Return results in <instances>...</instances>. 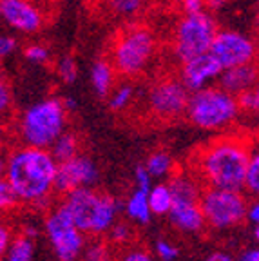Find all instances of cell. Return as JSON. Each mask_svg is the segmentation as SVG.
I'll list each match as a JSON object with an SVG mask.
<instances>
[{
    "label": "cell",
    "instance_id": "cell-3",
    "mask_svg": "<svg viewBox=\"0 0 259 261\" xmlns=\"http://www.w3.org/2000/svg\"><path fill=\"white\" fill-rule=\"evenodd\" d=\"M158 55V40L150 28L129 24L114 35L109 47V60L120 76L136 78L152 67Z\"/></svg>",
    "mask_w": 259,
    "mask_h": 261
},
{
    "label": "cell",
    "instance_id": "cell-5",
    "mask_svg": "<svg viewBox=\"0 0 259 261\" xmlns=\"http://www.w3.org/2000/svg\"><path fill=\"white\" fill-rule=\"evenodd\" d=\"M62 203L82 232L89 236L107 234L116 223L118 212L125 208L116 198L107 192H100L93 187H80L67 192Z\"/></svg>",
    "mask_w": 259,
    "mask_h": 261
},
{
    "label": "cell",
    "instance_id": "cell-17",
    "mask_svg": "<svg viewBox=\"0 0 259 261\" xmlns=\"http://www.w3.org/2000/svg\"><path fill=\"white\" fill-rule=\"evenodd\" d=\"M169 220L178 230L189 234H198L206 227V218L199 203L174 205L169 212Z\"/></svg>",
    "mask_w": 259,
    "mask_h": 261
},
{
    "label": "cell",
    "instance_id": "cell-35",
    "mask_svg": "<svg viewBox=\"0 0 259 261\" xmlns=\"http://www.w3.org/2000/svg\"><path fill=\"white\" fill-rule=\"evenodd\" d=\"M178 4L182 15H196V13L209 11L205 0H179Z\"/></svg>",
    "mask_w": 259,
    "mask_h": 261
},
{
    "label": "cell",
    "instance_id": "cell-7",
    "mask_svg": "<svg viewBox=\"0 0 259 261\" xmlns=\"http://www.w3.org/2000/svg\"><path fill=\"white\" fill-rule=\"evenodd\" d=\"M218 31L219 25L214 18V13L203 11L196 15H182L170 33L172 57L179 64L192 57L209 53Z\"/></svg>",
    "mask_w": 259,
    "mask_h": 261
},
{
    "label": "cell",
    "instance_id": "cell-27",
    "mask_svg": "<svg viewBox=\"0 0 259 261\" xmlns=\"http://www.w3.org/2000/svg\"><path fill=\"white\" fill-rule=\"evenodd\" d=\"M82 259L84 261H113V254H111L109 245L101 240L87 241L84 252H82Z\"/></svg>",
    "mask_w": 259,
    "mask_h": 261
},
{
    "label": "cell",
    "instance_id": "cell-39",
    "mask_svg": "<svg viewBox=\"0 0 259 261\" xmlns=\"http://www.w3.org/2000/svg\"><path fill=\"white\" fill-rule=\"evenodd\" d=\"M11 240H13V236H11V232H9V228L6 227V225H2V228H0V250H2V252L8 250Z\"/></svg>",
    "mask_w": 259,
    "mask_h": 261
},
{
    "label": "cell",
    "instance_id": "cell-18",
    "mask_svg": "<svg viewBox=\"0 0 259 261\" xmlns=\"http://www.w3.org/2000/svg\"><path fill=\"white\" fill-rule=\"evenodd\" d=\"M116 76L118 71L114 69L113 62L109 60V57H101L96 58L93 62V67H91V86H93L94 93L100 98H107L111 94V91L116 86Z\"/></svg>",
    "mask_w": 259,
    "mask_h": 261
},
{
    "label": "cell",
    "instance_id": "cell-43",
    "mask_svg": "<svg viewBox=\"0 0 259 261\" xmlns=\"http://www.w3.org/2000/svg\"><path fill=\"white\" fill-rule=\"evenodd\" d=\"M22 234H25L28 238H31V240H35V238L38 236V228L35 227V225H25L24 228H22Z\"/></svg>",
    "mask_w": 259,
    "mask_h": 261
},
{
    "label": "cell",
    "instance_id": "cell-46",
    "mask_svg": "<svg viewBox=\"0 0 259 261\" xmlns=\"http://www.w3.org/2000/svg\"><path fill=\"white\" fill-rule=\"evenodd\" d=\"M254 236H255V240L259 241V225H255V230H254Z\"/></svg>",
    "mask_w": 259,
    "mask_h": 261
},
{
    "label": "cell",
    "instance_id": "cell-22",
    "mask_svg": "<svg viewBox=\"0 0 259 261\" xmlns=\"http://www.w3.org/2000/svg\"><path fill=\"white\" fill-rule=\"evenodd\" d=\"M145 167L152 178H170V176L174 174L176 163L174 158L167 151H154L147 158Z\"/></svg>",
    "mask_w": 259,
    "mask_h": 261
},
{
    "label": "cell",
    "instance_id": "cell-8",
    "mask_svg": "<svg viewBox=\"0 0 259 261\" xmlns=\"http://www.w3.org/2000/svg\"><path fill=\"white\" fill-rule=\"evenodd\" d=\"M199 205L206 218V225L218 230L232 228L247 218L248 203L241 191L205 187Z\"/></svg>",
    "mask_w": 259,
    "mask_h": 261
},
{
    "label": "cell",
    "instance_id": "cell-34",
    "mask_svg": "<svg viewBox=\"0 0 259 261\" xmlns=\"http://www.w3.org/2000/svg\"><path fill=\"white\" fill-rule=\"evenodd\" d=\"M156 254H158L162 261H174L178 257V249L170 241L160 240L156 243Z\"/></svg>",
    "mask_w": 259,
    "mask_h": 261
},
{
    "label": "cell",
    "instance_id": "cell-29",
    "mask_svg": "<svg viewBox=\"0 0 259 261\" xmlns=\"http://www.w3.org/2000/svg\"><path fill=\"white\" fill-rule=\"evenodd\" d=\"M24 58L33 65H45L49 60H51V51L45 44H40V42H31L24 47Z\"/></svg>",
    "mask_w": 259,
    "mask_h": 261
},
{
    "label": "cell",
    "instance_id": "cell-47",
    "mask_svg": "<svg viewBox=\"0 0 259 261\" xmlns=\"http://www.w3.org/2000/svg\"><path fill=\"white\" fill-rule=\"evenodd\" d=\"M49 2H53V0H49Z\"/></svg>",
    "mask_w": 259,
    "mask_h": 261
},
{
    "label": "cell",
    "instance_id": "cell-13",
    "mask_svg": "<svg viewBox=\"0 0 259 261\" xmlns=\"http://www.w3.org/2000/svg\"><path fill=\"white\" fill-rule=\"evenodd\" d=\"M100 179V171L89 156L78 154L67 162L58 163L55 192L65 196L80 187H94Z\"/></svg>",
    "mask_w": 259,
    "mask_h": 261
},
{
    "label": "cell",
    "instance_id": "cell-6",
    "mask_svg": "<svg viewBox=\"0 0 259 261\" xmlns=\"http://www.w3.org/2000/svg\"><path fill=\"white\" fill-rule=\"evenodd\" d=\"M239 113H243L239 96L218 84L191 94L187 118L203 130H225L238 120Z\"/></svg>",
    "mask_w": 259,
    "mask_h": 261
},
{
    "label": "cell",
    "instance_id": "cell-25",
    "mask_svg": "<svg viewBox=\"0 0 259 261\" xmlns=\"http://www.w3.org/2000/svg\"><path fill=\"white\" fill-rule=\"evenodd\" d=\"M111 13L120 18H133L138 16L143 9L145 0H106Z\"/></svg>",
    "mask_w": 259,
    "mask_h": 261
},
{
    "label": "cell",
    "instance_id": "cell-16",
    "mask_svg": "<svg viewBox=\"0 0 259 261\" xmlns=\"http://www.w3.org/2000/svg\"><path fill=\"white\" fill-rule=\"evenodd\" d=\"M203 181L196 174L189 172H174L169 178V187L172 192L174 205H191L199 203L203 194Z\"/></svg>",
    "mask_w": 259,
    "mask_h": 261
},
{
    "label": "cell",
    "instance_id": "cell-28",
    "mask_svg": "<svg viewBox=\"0 0 259 261\" xmlns=\"http://www.w3.org/2000/svg\"><path fill=\"white\" fill-rule=\"evenodd\" d=\"M245 191L252 196L259 198V147H252L250 162L247 169V181H245Z\"/></svg>",
    "mask_w": 259,
    "mask_h": 261
},
{
    "label": "cell",
    "instance_id": "cell-31",
    "mask_svg": "<svg viewBox=\"0 0 259 261\" xmlns=\"http://www.w3.org/2000/svg\"><path fill=\"white\" fill-rule=\"evenodd\" d=\"M109 241L114 245H125L131 241V238H133V228H131L129 223H123V221H120V223H114L113 228H111L109 232Z\"/></svg>",
    "mask_w": 259,
    "mask_h": 261
},
{
    "label": "cell",
    "instance_id": "cell-30",
    "mask_svg": "<svg viewBox=\"0 0 259 261\" xmlns=\"http://www.w3.org/2000/svg\"><path fill=\"white\" fill-rule=\"evenodd\" d=\"M239 103H241V111L252 116H259V82L252 87L250 91L243 93L239 96Z\"/></svg>",
    "mask_w": 259,
    "mask_h": 261
},
{
    "label": "cell",
    "instance_id": "cell-32",
    "mask_svg": "<svg viewBox=\"0 0 259 261\" xmlns=\"http://www.w3.org/2000/svg\"><path fill=\"white\" fill-rule=\"evenodd\" d=\"M18 198H16L15 191L11 189V185L8 184V179H2V184H0V207L8 211V208H13L16 203H18Z\"/></svg>",
    "mask_w": 259,
    "mask_h": 261
},
{
    "label": "cell",
    "instance_id": "cell-41",
    "mask_svg": "<svg viewBox=\"0 0 259 261\" xmlns=\"http://www.w3.org/2000/svg\"><path fill=\"white\" fill-rule=\"evenodd\" d=\"M238 261H259V249H250L239 256Z\"/></svg>",
    "mask_w": 259,
    "mask_h": 261
},
{
    "label": "cell",
    "instance_id": "cell-20",
    "mask_svg": "<svg viewBox=\"0 0 259 261\" xmlns=\"http://www.w3.org/2000/svg\"><path fill=\"white\" fill-rule=\"evenodd\" d=\"M134 98H136V87L131 82V78H127V80L114 86V89L107 96V106L114 113H123V111H127L133 106Z\"/></svg>",
    "mask_w": 259,
    "mask_h": 261
},
{
    "label": "cell",
    "instance_id": "cell-42",
    "mask_svg": "<svg viewBox=\"0 0 259 261\" xmlns=\"http://www.w3.org/2000/svg\"><path fill=\"white\" fill-rule=\"evenodd\" d=\"M205 261H234L232 259L228 254H225V252H214V254H211V256L206 257Z\"/></svg>",
    "mask_w": 259,
    "mask_h": 261
},
{
    "label": "cell",
    "instance_id": "cell-23",
    "mask_svg": "<svg viewBox=\"0 0 259 261\" xmlns=\"http://www.w3.org/2000/svg\"><path fill=\"white\" fill-rule=\"evenodd\" d=\"M149 203L152 208V214L156 216H169L170 208L174 207L172 192H170L169 184H156L149 192Z\"/></svg>",
    "mask_w": 259,
    "mask_h": 261
},
{
    "label": "cell",
    "instance_id": "cell-12",
    "mask_svg": "<svg viewBox=\"0 0 259 261\" xmlns=\"http://www.w3.org/2000/svg\"><path fill=\"white\" fill-rule=\"evenodd\" d=\"M0 16L11 31L24 37L40 33L49 20L44 0H0Z\"/></svg>",
    "mask_w": 259,
    "mask_h": 261
},
{
    "label": "cell",
    "instance_id": "cell-4",
    "mask_svg": "<svg viewBox=\"0 0 259 261\" xmlns=\"http://www.w3.org/2000/svg\"><path fill=\"white\" fill-rule=\"evenodd\" d=\"M67 107L55 96L31 103L16 118V138L20 143L40 149H51L57 138L67 130Z\"/></svg>",
    "mask_w": 259,
    "mask_h": 261
},
{
    "label": "cell",
    "instance_id": "cell-26",
    "mask_svg": "<svg viewBox=\"0 0 259 261\" xmlns=\"http://www.w3.org/2000/svg\"><path fill=\"white\" fill-rule=\"evenodd\" d=\"M55 71H57V76L64 84H67V86L69 84H74L78 78V64L74 60V57H71V55H62L60 58H57Z\"/></svg>",
    "mask_w": 259,
    "mask_h": 261
},
{
    "label": "cell",
    "instance_id": "cell-40",
    "mask_svg": "<svg viewBox=\"0 0 259 261\" xmlns=\"http://www.w3.org/2000/svg\"><path fill=\"white\" fill-rule=\"evenodd\" d=\"M247 220L252 221L254 225H259V200L254 203L248 205V212H247Z\"/></svg>",
    "mask_w": 259,
    "mask_h": 261
},
{
    "label": "cell",
    "instance_id": "cell-9",
    "mask_svg": "<svg viewBox=\"0 0 259 261\" xmlns=\"http://www.w3.org/2000/svg\"><path fill=\"white\" fill-rule=\"evenodd\" d=\"M44 230L53 247L55 256L60 261H76L78 257H82V252L87 245L85 232L76 227L64 203L57 205L47 214Z\"/></svg>",
    "mask_w": 259,
    "mask_h": 261
},
{
    "label": "cell",
    "instance_id": "cell-14",
    "mask_svg": "<svg viewBox=\"0 0 259 261\" xmlns=\"http://www.w3.org/2000/svg\"><path fill=\"white\" fill-rule=\"evenodd\" d=\"M223 73V65L218 62V58L209 51V53L192 57L185 62H179L178 76L185 84V87L191 93L201 91L205 87L216 86L219 82V76Z\"/></svg>",
    "mask_w": 259,
    "mask_h": 261
},
{
    "label": "cell",
    "instance_id": "cell-36",
    "mask_svg": "<svg viewBox=\"0 0 259 261\" xmlns=\"http://www.w3.org/2000/svg\"><path fill=\"white\" fill-rule=\"evenodd\" d=\"M118 261H154V259L147 250L136 247V249H129L127 252H123Z\"/></svg>",
    "mask_w": 259,
    "mask_h": 261
},
{
    "label": "cell",
    "instance_id": "cell-38",
    "mask_svg": "<svg viewBox=\"0 0 259 261\" xmlns=\"http://www.w3.org/2000/svg\"><path fill=\"white\" fill-rule=\"evenodd\" d=\"M206 2V9L211 13H219L230 4V0H205Z\"/></svg>",
    "mask_w": 259,
    "mask_h": 261
},
{
    "label": "cell",
    "instance_id": "cell-2",
    "mask_svg": "<svg viewBox=\"0 0 259 261\" xmlns=\"http://www.w3.org/2000/svg\"><path fill=\"white\" fill-rule=\"evenodd\" d=\"M252 147L241 136H219L196 152L194 174L205 187L243 191Z\"/></svg>",
    "mask_w": 259,
    "mask_h": 261
},
{
    "label": "cell",
    "instance_id": "cell-37",
    "mask_svg": "<svg viewBox=\"0 0 259 261\" xmlns=\"http://www.w3.org/2000/svg\"><path fill=\"white\" fill-rule=\"evenodd\" d=\"M11 103H13L11 87L6 84V80H2V84H0V109H2V113H6L11 107Z\"/></svg>",
    "mask_w": 259,
    "mask_h": 261
},
{
    "label": "cell",
    "instance_id": "cell-10",
    "mask_svg": "<svg viewBox=\"0 0 259 261\" xmlns=\"http://www.w3.org/2000/svg\"><path fill=\"white\" fill-rule=\"evenodd\" d=\"M191 94L179 76H162L147 89V111L158 120H176L187 114Z\"/></svg>",
    "mask_w": 259,
    "mask_h": 261
},
{
    "label": "cell",
    "instance_id": "cell-33",
    "mask_svg": "<svg viewBox=\"0 0 259 261\" xmlns=\"http://www.w3.org/2000/svg\"><path fill=\"white\" fill-rule=\"evenodd\" d=\"M18 38L15 37V35H2V38H0V55H2V58H9L13 57V55L18 51Z\"/></svg>",
    "mask_w": 259,
    "mask_h": 261
},
{
    "label": "cell",
    "instance_id": "cell-45",
    "mask_svg": "<svg viewBox=\"0 0 259 261\" xmlns=\"http://www.w3.org/2000/svg\"><path fill=\"white\" fill-rule=\"evenodd\" d=\"M254 24H255V33H257V37H259V6H257V9H255Z\"/></svg>",
    "mask_w": 259,
    "mask_h": 261
},
{
    "label": "cell",
    "instance_id": "cell-44",
    "mask_svg": "<svg viewBox=\"0 0 259 261\" xmlns=\"http://www.w3.org/2000/svg\"><path fill=\"white\" fill-rule=\"evenodd\" d=\"M64 103H65V107H67V111L71 113V111H76V107H78V102L74 100V98H64Z\"/></svg>",
    "mask_w": 259,
    "mask_h": 261
},
{
    "label": "cell",
    "instance_id": "cell-19",
    "mask_svg": "<svg viewBox=\"0 0 259 261\" xmlns=\"http://www.w3.org/2000/svg\"><path fill=\"white\" fill-rule=\"evenodd\" d=\"M149 192L150 191H147V189L136 187L125 203L127 216H129L131 220L136 221V223L147 225L150 221L152 208H150V203H149Z\"/></svg>",
    "mask_w": 259,
    "mask_h": 261
},
{
    "label": "cell",
    "instance_id": "cell-15",
    "mask_svg": "<svg viewBox=\"0 0 259 261\" xmlns=\"http://www.w3.org/2000/svg\"><path fill=\"white\" fill-rule=\"evenodd\" d=\"M257 82H259V62H250V64L223 69L218 84L223 89H227L228 93L236 94V96H241L243 93L250 91Z\"/></svg>",
    "mask_w": 259,
    "mask_h": 261
},
{
    "label": "cell",
    "instance_id": "cell-48",
    "mask_svg": "<svg viewBox=\"0 0 259 261\" xmlns=\"http://www.w3.org/2000/svg\"><path fill=\"white\" fill-rule=\"evenodd\" d=\"M257 62H259V60H257Z\"/></svg>",
    "mask_w": 259,
    "mask_h": 261
},
{
    "label": "cell",
    "instance_id": "cell-24",
    "mask_svg": "<svg viewBox=\"0 0 259 261\" xmlns=\"http://www.w3.org/2000/svg\"><path fill=\"white\" fill-rule=\"evenodd\" d=\"M4 261H33V240L25 234L13 236L8 250L4 252Z\"/></svg>",
    "mask_w": 259,
    "mask_h": 261
},
{
    "label": "cell",
    "instance_id": "cell-11",
    "mask_svg": "<svg viewBox=\"0 0 259 261\" xmlns=\"http://www.w3.org/2000/svg\"><path fill=\"white\" fill-rule=\"evenodd\" d=\"M223 69L259 60V40L238 29H219L211 47Z\"/></svg>",
    "mask_w": 259,
    "mask_h": 261
},
{
    "label": "cell",
    "instance_id": "cell-21",
    "mask_svg": "<svg viewBox=\"0 0 259 261\" xmlns=\"http://www.w3.org/2000/svg\"><path fill=\"white\" fill-rule=\"evenodd\" d=\"M49 151L53 152V156L58 160V163L67 162V160L78 156V151H80V140H78V136L74 135V133L65 130V133H62V135L58 136L57 142L51 145Z\"/></svg>",
    "mask_w": 259,
    "mask_h": 261
},
{
    "label": "cell",
    "instance_id": "cell-1",
    "mask_svg": "<svg viewBox=\"0 0 259 261\" xmlns=\"http://www.w3.org/2000/svg\"><path fill=\"white\" fill-rule=\"evenodd\" d=\"M58 172V160L49 149L18 143L4 162V178L20 203L45 207L51 203Z\"/></svg>",
    "mask_w": 259,
    "mask_h": 261
}]
</instances>
